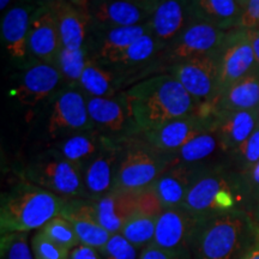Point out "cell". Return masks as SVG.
<instances>
[{
  "label": "cell",
  "mask_w": 259,
  "mask_h": 259,
  "mask_svg": "<svg viewBox=\"0 0 259 259\" xmlns=\"http://www.w3.org/2000/svg\"><path fill=\"white\" fill-rule=\"evenodd\" d=\"M122 94L141 134L193 114L197 109L196 101L183 84L167 72L139 80Z\"/></svg>",
  "instance_id": "obj_1"
},
{
  "label": "cell",
  "mask_w": 259,
  "mask_h": 259,
  "mask_svg": "<svg viewBox=\"0 0 259 259\" xmlns=\"http://www.w3.org/2000/svg\"><path fill=\"white\" fill-rule=\"evenodd\" d=\"M259 238V228L244 210L203 219L194 234L193 259H244Z\"/></svg>",
  "instance_id": "obj_2"
},
{
  "label": "cell",
  "mask_w": 259,
  "mask_h": 259,
  "mask_svg": "<svg viewBox=\"0 0 259 259\" xmlns=\"http://www.w3.org/2000/svg\"><path fill=\"white\" fill-rule=\"evenodd\" d=\"M66 198L22 180L2 194L0 232L28 233L41 229L61 215Z\"/></svg>",
  "instance_id": "obj_3"
},
{
  "label": "cell",
  "mask_w": 259,
  "mask_h": 259,
  "mask_svg": "<svg viewBox=\"0 0 259 259\" xmlns=\"http://www.w3.org/2000/svg\"><path fill=\"white\" fill-rule=\"evenodd\" d=\"M181 206L199 219L235 210L246 211L239 176L226 162L202 167Z\"/></svg>",
  "instance_id": "obj_4"
},
{
  "label": "cell",
  "mask_w": 259,
  "mask_h": 259,
  "mask_svg": "<svg viewBox=\"0 0 259 259\" xmlns=\"http://www.w3.org/2000/svg\"><path fill=\"white\" fill-rule=\"evenodd\" d=\"M171 164V154L151 147L141 136L125 139L114 191L141 192L149 189Z\"/></svg>",
  "instance_id": "obj_5"
},
{
  "label": "cell",
  "mask_w": 259,
  "mask_h": 259,
  "mask_svg": "<svg viewBox=\"0 0 259 259\" xmlns=\"http://www.w3.org/2000/svg\"><path fill=\"white\" fill-rule=\"evenodd\" d=\"M21 174L23 180L64 198H87L80 168L53 148L32 157Z\"/></svg>",
  "instance_id": "obj_6"
},
{
  "label": "cell",
  "mask_w": 259,
  "mask_h": 259,
  "mask_svg": "<svg viewBox=\"0 0 259 259\" xmlns=\"http://www.w3.org/2000/svg\"><path fill=\"white\" fill-rule=\"evenodd\" d=\"M227 31L204 22L194 21L183 34L161 52L156 63L158 69L167 71L174 65L200 56L216 54L221 48Z\"/></svg>",
  "instance_id": "obj_7"
},
{
  "label": "cell",
  "mask_w": 259,
  "mask_h": 259,
  "mask_svg": "<svg viewBox=\"0 0 259 259\" xmlns=\"http://www.w3.org/2000/svg\"><path fill=\"white\" fill-rule=\"evenodd\" d=\"M87 96L79 88L58 90L48 116L47 134L51 141L57 142L76 132L93 130Z\"/></svg>",
  "instance_id": "obj_8"
},
{
  "label": "cell",
  "mask_w": 259,
  "mask_h": 259,
  "mask_svg": "<svg viewBox=\"0 0 259 259\" xmlns=\"http://www.w3.org/2000/svg\"><path fill=\"white\" fill-rule=\"evenodd\" d=\"M170 73L193 97L197 107L212 103L219 96V59L218 53L200 56L171 66Z\"/></svg>",
  "instance_id": "obj_9"
},
{
  "label": "cell",
  "mask_w": 259,
  "mask_h": 259,
  "mask_svg": "<svg viewBox=\"0 0 259 259\" xmlns=\"http://www.w3.org/2000/svg\"><path fill=\"white\" fill-rule=\"evenodd\" d=\"M87 105L94 128L106 137L125 141L141 135L122 92L112 97L87 96Z\"/></svg>",
  "instance_id": "obj_10"
},
{
  "label": "cell",
  "mask_w": 259,
  "mask_h": 259,
  "mask_svg": "<svg viewBox=\"0 0 259 259\" xmlns=\"http://www.w3.org/2000/svg\"><path fill=\"white\" fill-rule=\"evenodd\" d=\"M218 59L220 96L228 87L257 67L246 29L236 28L227 31L225 41L218 52Z\"/></svg>",
  "instance_id": "obj_11"
},
{
  "label": "cell",
  "mask_w": 259,
  "mask_h": 259,
  "mask_svg": "<svg viewBox=\"0 0 259 259\" xmlns=\"http://www.w3.org/2000/svg\"><path fill=\"white\" fill-rule=\"evenodd\" d=\"M203 219L183 206L164 209L157 216L154 240L150 245L170 252H191L197 229Z\"/></svg>",
  "instance_id": "obj_12"
},
{
  "label": "cell",
  "mask_w": 259,
  "mask_h": 259,
  "mask_svg": "<svg viewBox=\"0 0 259 259\" xmlns=\"http://www.w3.org/2000/svg\"><path fill=\"white\" fill-rule=\"evenodd\" d=\"M124 141L105 136L103 145L82 171L87 198L97 200L114 189Z\"/></svg>",
  "instance_id": "obj_13"
},
{
  "label": "cell",
  "mask_w": 259,
  "mask_h": 259,
  "mask_svg": "<svg viewBox=\"0 0 259 259\" xmlns=\"http://www.w3.org/2000/svg\"><path fill=\"white\" fill-rule=\"evenodd\" d=\"M212 127L213 116L202 118L193 113V114L168 121L150 131L142 132L139 136L144 141H147L151 147L162 153L174 154L197 135Z\"/></svg>",
  "instance_id": "obj_14"
},
{
  "label": "cell",
  "mask_w": 259,
  "mask_h": 259,
  "mask_svg": "<svg viewBox=\"0 0 259 259\" xmlns=\"http://www.w3.org/2000/svg\"><path fill=\"white\" fill-rule=\"evenodd\" d=\"M63 47L57 17L50 5L37 6L32 12L29 29V52L38 63L56 65Z\"/></svg>",
  "instance_id": "obj_15"
},
{
  "label": "cell",
  "mask_w": 259,
  "mask_h": 259,
  "mask_svg": "<svg viewBox=\"0 0 259 259\" xmlns=\"http://www.w3.org/2000/svg\"><path fill=\"white\" fill-rule=\"evenodd\" d=\"M88 12L90 30L97 31L144 24L151 17L150 12L126 0H89Z\"/></svg>",
  "instance_id": "obj_16"
},
{
  "label": "cell",
  "mask_w": 259,
  "mask_h": 259,
  "mask_svg": "<svg viewBox=\"0 0 259 259\" xmlns=\"http://www.w3.org/2000/svg\"><path fill=\"white\" fill-rule=\"evenodd\" d=\"M37 6L19 2L11 6L2 19V41L8 56L18 64H27L29 52V29L32 12Z\"/></svg>",
  "instance_id": "obj_17"
},
{
  "label": "cell",
  "mask_w": 259,
  "mask_h": 259,
  "mask_svg": "<svg viewBox=\"0 0 259 259\" xmlns=\"http://www.w3.org/2000/svg\"><path fill=\"white\" fill-rule=\"evenodd\" d=\"M151 31L149 21L144 24L121 27L109 30H90L87 48L88 56L102 66H107L134 42Z\"/></svg>",
  "instance_id": "obj_18"
},
{
  "label": "cell",
  "mask_w": 259,
  "mask_h": 259,
  "mask_svg": "<svg viewBox=\"0 0 259 259\" xmlns=\"http://www.w3.org/2000/svg\"><path fill=\"white\" fill-rule=\"evenodd\" d=\"M61 80L60 72L53 65L32 64L23 71L14 94L21 105L35 107L53 95Z\"/></svg>",
  "instance_id": "obj_19"
},
{
  "label": "cell",
  "mask_w": 259,
  "mask_h": 259,
  "mask_svg": "<svg viewBox=\"0 0 259 259\" xmlns=\"http://www.w3.org/2000/svg\"><path fill=\"white\" fill-rule=\"evenodd\" d=\"M191 0H163L149 19L151 34L166 48L192 23Z\"/></svg>",
  "instance_id": "obj_20"
},
{
  "label": "cell",
  "mask_w": 259,
  "mask_h": 259,
  "mask_svg": "<svg viewBox=\"0 0 259 259\" xmlns=\"http://www.w3.org/2000/svg\"><path fill=\"white\" fill-rule=\"evenodd\" d=\"M50 6L57 17L63 47L79 50L85 46L92 29L88 8L70 0H59Z\"/></svg>",
  "instance_id": "obj_21"
},
{
  "label": "cell",
  "mask_w": 259,
  "mask_h": 259,
  "mask_svg": "<svg viewBox=\"0 0 259 259\" xmlns=\"http://www.w3.org/2000/svg\"><path fill=\"white\" fill-rule=\"evenodd\" d=\"M259 122V111L216 112L213 130L227 156L252 135Z\"/></svg>",
  "instance_id": "obj_22"
},
{
  "label": "cell",
  "mask_w": 259,
  "mask_h": 259,
  "mask_svg": "<svg viewBox=\"0 0 259 259\" xmlns=\"http://www.w3.org/2000/svg\"><path fill=\"white\" fill-rule=\"evenodd\" d=\"M138 193L113 190L95 200L97 223L111 234L120 233L125 222L138 211Z\"/></svg>",
  "instance_id": "obj_23"
},
{
  "label": "cell",
  "mask_w": 259,
  "mask_h": 259,
  "mask_svg": "<svg viewBox=\"0 0 259 259\" xmlns=\"http://www.w3.org/2000/svg\"><path fill=\"white\" fill-rule=\"evenodd\" d=\"M162 51L163 47L151 34V31H149L137 38L127 50L119 54L105 67L114 71L122 78L126 74H131L153 66Z\"/></svg>",
  "instance_id": "obj_24"
},
{
  "label": "cell",
  "mask_w": 259,
  "mask_h": 259,
  "mask_svg": "<svg viewBox=\"0 0 259 259\" xmlns=\"http://www.w3.org/2000/svg\"><path fill=\"white\" fill-rule=\"evenodd\" d=\"M202 167L204 166L173 164L158 178L154 184V190L164 209L183 205L191 184Z\"/></svg>",
  "instance_id": "obj_25"
},
{
  "label": "cell",
  "mask_w": 259,
  "mask_h": 259,
  "mask_svg": "<svg viewBox=\"0 0 259 259\" xmlns=\"http://www.w3.org/2000/svg\"><path fill=\"white\" fill-rule=\"evenodd\" d=\"M191 11L193 21L229 31L240 25L242 6L238 0H191Z\"/></svg>",
  "instance_id": "obj_26"
},
{
  "label": "cell",
  "mask_w": 259,
  "mask_h": 259,
  "mask_svg": "<svg viewBox=\"0 0 259 259\" xmlns=\"http://www.w3.org/2000/svg\"><path fill=\"white\" fill-rule=\"evenodd\" d=\"M216 112L259 111V69L228 87L213 102Z\"/></svg>",
  "instance_id": "obj_27"
},
{
  "label": "cell",
  "mask_w": 259,
  "mask_h": 259,
  "mask_svg": "<svg viewBox=\"0 0 259 259\" xmlns=\"http://www.w3.org/2000/svg\"><path fill=\"white\" fill-rule=\"evenodd\" d=\"M105 136L95 128L72 134L54 142L53 149L83 171L103 145Z\"/></svg>",
  "instance_id": "obj_28"
},
{
  "label": "cell",
  "mask_w": 259,
  "mask_h": 259,
  "mask_svg": "<svg viewBox=\"0 0 259 259\" xmlns=\"http://www.w3.org/2000/svg\"><path fill=\"white\" fill-rule=\"evenodd\" d=\"M223 153L220 138L215 130L210 128L193 137L189 143L171 154V164H191V166H206L220 163L215 161L216 156Z\"/></svg>",
  "instance_id": "obj_29"
},
{
  "label": "cell",
  "mask_w": 259,
  "mask_h": 259,
  "mask_svg": "<svg viewBox=\"0 0 259 259\" xmlns=\"http://www.w3.org/2000/svg\"><path fill=\"white\" fill-rule=\"evenodd\" d=\"M122 78L114 71L102 66L88 56L85 69L80 77L78 88L87 96L112 97L118 95Z\"/></svg>",
  "instance_id": "obj_30"
},
{
  "label": "cell",
  "mask_w": 259,
  "mask_h": 259,
  "mask_svg": "<svg viewBox=\"0 0 259 259\" xmlns=\"http://www.w3.org/2000/svg\"><path fill=\"white\" fill-rule=\"evenodd\" d=\"M87 60H88L87 45L79 50H69L61 47L54 66L60 72L63 82L66 84L67 88H78Z\"/></svg>",
  "instance_id": "obj_31"
},
{
  "label": "cell",
  "mask_w": 259,
  "mask_h": 259,
  "mask_svg": "<svg viewBox=\"0 0 259 259\" xmlns=\"http://www.w3.org/2000/svg\"><path fill=\"white\" fill-rule=\"evenodd\" d=\"M156 221L157 218L154 216L136 212L122 226L120 234L139 250H143L154 240Z\"/></svg>",
  "instance_id": "obj_32"
},
{
  "label": "cell",
  "mask_w": 259,
  "mask_h": 259,
  "mask_svg": "<svg viewBox=\"0 0 259 259\" xmlns=\"http://www.w3.org/2000/svg\"><path fill=\"white\" fill-rule=\"evenodd\" d=\"M259 160V122L252 135L235 150L227 155L226 164L235 173L242 174Z\"/></svg>",
  "instance_id": "obj_33"
},
{
  "label": "cell",
  "mask_w": 259,
  "mask_h": 259,
  "mask_svg": "<svg viewBox=\"0 0 259 259\" xmlns=\"http://www.w3.org/2000/svg\"><path fill=\"white\" fill-rule=\"evenodd\" d=\"M40 231L44 233L48 240L69 251L80 245L73 226L71 225L69 220L61 218V216L51 220L42 227Z\"/></svg>",
  "instance_id": "obj_34"
},
{
  "label": "cell",
  "mask_w": 259,
  "mask_h": 259,
  "mask_svg": "<svg viewBox=\"0 0 259 259\" xmlns=\"http://www.w3.org/2000/svg\"><path fill=\"white\" fill-rule=\"evenodd\" d=\"M69 221L78 236L79 244L96 248L100 252L103 250L113 235L95 221H87V220H69Z\"/></svg>",
  "instance_id": "obj_35"
},
{
  "label": "cell",
  "mask_w": 259,
  "mask_h": 259,
  "mask_svg": "<svg viewBox=\"0 0 259 259\" xmlns=\"http://www.w3.org/2000/svg\"><path fill=\"white\" fill-rule=\"evenodd\" d=\"M27 236V233H10L2 235L0 259H34Z\"/></svg>",
  "instance_id": "obj_36"
},
{
  "label": "cell",
  "mask_w": 259,
  "mask_h": 259,
  "mask_svg": "<svg viewBox=\"0 0 259 259\" xmlns=\"http://www.w3.org/2000/svg\"><path fill=\"white\" fill-rule=\"evenodd\" d=\"M238 176L245 203V210L248 213H252L259 202V160L247 171L238 174Z\"/></svg>",
  "instance_id": "obj_37"
},
{
  "label": "cell",
  "mask_w": 259,
  "mask_h": 259,
  "mask_svg": "<svg viewBox=\"0 0 259 259\" xmlns=\"http://www.w3.org/2000/svg\"><path fill=\"white\" fill-rule=\"evenodd\" d=\"M142 250L128 242L120 233L113 234L101 251L103 259H139Z\"/></svg>",
  "instance_id": "obj_38"
},
{
  "label": "cell",
  "mask_w": 259,
  "mask_h": 259,
  "mask_svg": "<svg viewBox=\"0 0 259 259\" xmlns=\"http://www.w3.org/2000/svg\"><path fill=\"white\" fill-rule=\"evenodd\" d=\"M34 259H69L70 251L48 240L44 233L38 231L31 240Z\"/></svg>",
  "instance_id": "obj_39"
},
{
  "label": "cell",
  "mask_w": 259,
  "mask_h": 259,
  "mask_svg": "<svg viewBox=\"0 0 259 259\" xmlns=\"http://www.w3.org/2000/svg\"><path fill=\"white\" fill-rule=\"evenodd\" d=\"M164 208L162 205L157 193L155 192L154 185L149 189L141 191L138 193V211L148 216H154L157 218L160 213L163 211Z\"/></svg>",
  "instance_id": "obj_40"
},
{
  "label": "cell",
  "mask_w": 259,
  "mask_h": 259,
  "mask_svg": "<svg viewBox=\"0 0 259 259\" xmlns=\"http://www.w3.org/2000/svg\"><path fill=\"white\" fill-rule=\"evenodd\" d=\"M241 29H255L259 28V0H247L242 8L240 19Z\"/></svg>",
  "instance_id": "obj_41"
},
{
  "label": "cell",
  "mask_w": 259,
  "mask_h": 259,
  "mask_svg": "<svg viewBox=\"0 0 259 259\" xmlns=\"http://www.w3.org/2000/svg\"><path fill=\"white\" fill-rule=\"evenodd\" d=\"M139 259H193L191 252H170L149 245L141 252Z\"/></svg>",
  "instance_id": "obj_42"
},
{
  "label": "cell",
  "mask_w": 259,
  "mask_h": 259,
  "mask_svg": "<svg viewBox=\"0 0 259 259\" xmlns=\"http://www.w3.org/2000/svg\"><path fill=\"white\" fill-rule=\"evenodd\" d=\"M69 259H103L101 252L85 245H78L70 252Z\"/></svg>",
  "instance_id": "obj_43"
},
{
  "label": "cell",
  "mask_w": 259,
  "mask_h": 259,
  "mask_svg": "<svg viewBox=\"0 0 259 259\" xmlns=\"http://www.w3.org/2000/svg\"><path fill=\"white\" fill-rule=\"evenodd\" d=\"M247 35L248 38H250L252 50H253L254 53L255 64H257V67L259 69V28L248 29Z\"/></svg>",
  "instance_id": "obj_44"
},
{
  "label": "cell",
  "mask_w": 259,
  "mask_h": 259,
  "mask_svg": "<svg viewBox=\"0 0 259 259\" xmlns=\"http://www.w3.org/2000/svg\"><path fill=\"white\" fill-rule=\"evenodd\" d=\"M126 2L132 3V4L139 6V8L144 9L145 11L150 12L151 15L154 14V11L156 10L163 0H126Z\"/></svg>",
  "instance_id": "obj_45"
},
{
  "label": "cell",
  "mask_w": 259,
  "mask_h": 259,
  "mask_svg": "<svg viewBox=\"0 0 259 259\" xmlns=\"http://www.w3.org/2000/svg\"><path fill=\"white\" fill-rule=\"evenodd\" d=\"M19 2L28 3V4H31L34 6H42V5H51L53 4V3L59 2V0H19ZM70 2L74 3V4H78L80 6H85V8H88L89 0H70Z\"/></svg>",
  "instance_id": "obj_46"
},
{
  "label": "cell",
  "mask_w": 259,
  "mask_h": 259,
  "mask_svg": "<svg viewBox=\"0 0 259 259\" xmlns=\"http://www.w3.org/2000/svg\"><path fill=\"white\" fill-rule=\"evenodd\" d=\"M244 259H259V238L253 247L251 248V251L245 255Z\"/></svg>",
  "instance_id": "obj_47"
},
{
  "label": "cell",
  "mask_w": 259,
  "mask_h": 259,
  "mask_svg": "<svg viewBox=\"0 0 259 259\" xmlns=\"http://www.w3.org/2000/svg\"><path fill=\"white\" fill-rule=\"evenodd\" d=\"M251 215H252V218H253L254 222L257 223V226L259 228V202L257 203V205H255V208L253 209V211H252Z\"/></svg>",
  "instance_id": "obj_48"
},
{
  "label": "cell",
  "mask_w": 259,
  "mask_h": 259,
  "mask_svg": "<svg viewBox=\"0 0 259 259\" xmlns=\"http://www.w3.org/2000/svg\"><path fill=\"white\" fill-rule=\"evenodd\" d=\"M10 3H11V0H0V10H2V12L8 11Z\"/></svg>",
  "instance_id": "obj_49"
},
{
  "label": "cell",
  "mask_w": 259,
  "mask_h": 259,
  "mask_svg": "<svg viewBox=\"0 0 259 259\" xmlns=\"http://www.w3.org/2000/svg\"><path fill=\"white\" fill-rule=\"evenodd\" d=\"M239 3H240V5L242 6V8H244V5L246 4V2H247V0H238Z\"/></svg>",
  "instance_id": "obj_50"
}]
</instances>
